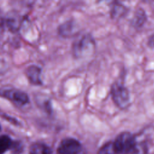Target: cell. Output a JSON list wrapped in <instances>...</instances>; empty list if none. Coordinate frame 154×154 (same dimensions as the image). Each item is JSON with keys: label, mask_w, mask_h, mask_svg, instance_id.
Instances as JSON below:
<instances>
[{"label": "cell", "mask_w": 154, "mask_h": 154, "mask_svg": "<svg viewBox=\"0 0 154 154\" xmlns=\"http://www.w3.org/2000/svg\"><path fill=\"white\" fill-rule=\"evenodd\" d=\"M111 95L114 103L120 109H126L129 106V93L122 84L114 82L111 87Z\"/></svg>", "instance_id": "6da1fadb"}, {"label": "cell", "mask_w": 154, "mask_h": 154, "mask_svg": "<svg viewBox=\"0 0 154 154\" xmlns=\"http://www.w3.org/2000/svg\"><path fill=\"white\" fill-rule=\"evenodd\" d=\"M0 97L6 99L18 106H24L29 102V96L25 92L11 87H1Z\"/></svg>", "instance_id": "7a4b0ae2"}, {"label": "cell", "mask_w": 154, "mask_h": 154, "mask_svg": "<svg viewBox=\"0 0 154 154\" xmlns=\"http://www.w3.org/2000/svg\"><path fill=\"white\" fill-rule=\"evenodd\" d=\"M58 154H84L81 143L73 138H66L61 141L58 148Z\"/></svg>", "instance_id": "3957f363"}, {"label": "cell", "mask_w": 154, "mask_h": 154, "mask_svg": "<svg viewBox=\"0 0 154 154\" xmlns=\"http://www.w3.org/2000/svg\"><path fill=\"white\" fill-rule=\"evenodd\" d=\"M134 135L129 132L120 133L113 142L117 154H124L135 142Z\"/></svg>", "instance_id": "277c9868"}, {"label": "cell", "mask_w": 154, "mask_h": 154, "mask_svg": "<svg viewBox=\"0 0 154 154\" xmlns=\"http://www.w3.org/2000/svg\"><path fill=\"white\" fill-rule=\"evenodd\" d=\"M94 43L93 38L89 34L83 35L74 43L73 54L77 57L82 56L93 48Z\"/></svg>", "instance_id": "5b68a950"}, {"label": "cell", "mask_w": 154, "mask_h": 154, "mask_svg": "<svg viewBox=\"0 0 154 154\" xmlns=\"http://www.w3.org/2000/svg\"><path fill=\"white\" fill-rule=\"evenodd\" d=\"M26 76L29 81L33 85H40L42 84L41 78L42 69L35 65H31L27 67L25 72Z\"/></svg>", "instance_id": "8992f818"}, {"label": "cell", "mask_w": 154, "mask_h": 154, "mask_svg": "<svg viewBox=\"0 0 154 154\" xmlns=\"http://www.w3.org/2000/svg\"><path fill=\"white\" fill-rule=\"evenodd\" d=\"M29 154H52L51 147L43 142H35L29 148Z\"/></svg>", "instance_id": "52a82bcc"}, {"label": "cell", "mask_w": 154, "mask_h": 154, "mask_svg": "<svg viewBox=\"0 0 154 154\" xmlns=\"http://www.w3.org/2000/svg\"><path fill=\"white\" fill-rule=\"evenodd\" d=\"M148 147L144 141L135 142L124 154H147Z\"/></svg>", "instance_id": "ba28073f"}, {"label": "cell", "mask_w": 154, "mask_h": 154, "mask_svg": "<svg viewBox=\"0 0 154 154\" xmlns=\"http://www.w3.org/2000/svg\"><path fill=\"white\" fill-rule=\"evenodd\" d=\"M14 146L12 139L7 135H0V154H4L7 150Z\"/></svg>", "instance_id": "9c48e42d"}, {"label": "cell", "mask_w": 154, "mask_h": 154, "mask_svg": "<svg viewBox=\"0 0 154 154\" xmlns=\"http://www.w3.org/2000/svg\"><path fill=\"white\" fill-rule=\"evenodd\" d=\"M97 154H117L114 143L112 141L108 142L102 146L99 150Z\"/></svg>", "instance_id": "30bf717a"}, {"label": "cell", "mask_w": 154, "mask_h": 154, "mask_svg": "<svg viewBox=\"0 0 154 154\" xmlns=\"http://www.w3.org/2000/svg\"><path fill=\"white\" fill-rule=\"evenodd\" d=\"M73 26V24L71 22H67L63 24H62L59 28V32L61 35L63 36H67L70 35L72 31Z\"/></svg>", "instance_id": "8fae6325"}, {"label": "cell", "mask_w": 154, "mask_h": 154, "mask_svg": "<svg viewBox=\"0 0 154 154\" xmlns=\"http://www.w3.org/2000/svg\"><path fill=\"white\" fill-rule=\"evenodd\" d=\"M125 11V7L120 4H116L112 10V14L115 16L123 14Z\"/></svg>", "instance_id": "7c38bea8"}, {"label": "cell", "mask_w": 154, "mask_h": 154, "mask_svg": "<svg viewBox=\"0 0 154 154\" xmlns=\"http://www.w3.org/2000/svg\"><path fill=\"white\" fill-rule=\"evenodd\" d=\"M145 17V14L144 13V11L142 10H140L138 11V13L137 14V16L135 17V23L137 25H141L144 21L143 20H141V17Z\"/></svg>", "instance_id": "4fadbf2b"}, {"label": "cell", "mask_w": 154, "mask_h": 154, "mask_svg": "<svg viewBox=\"0 0 154 154\" xmlns=\"http://www.w3.org/2000/svg\"><path fill=\"white\" fill-rule=\"evenodd\" d=\"M7 65L5 61L0 59V75L7 71Z\"/></svg>", "instance_id": "5bb4252c"}, {"label": "cell", "mask_w": 154, "mask_h": 154, "mask_svg": "<svg viewBox=\"0 0 154 154\" xmlns=\"http://www.w3.org/2000/svg\"><path fill=\"white\" fill-rule=\"evenodd\" d=\"M148 45L151 47H154V34L149 38Z\"/></svg>", "instance_id": "9a60e30c"}]
</instances>
